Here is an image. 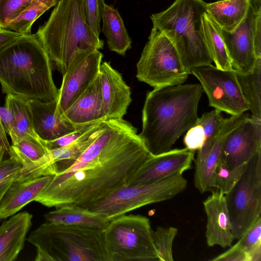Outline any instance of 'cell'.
<instances>
[{
	"label": "cell",
	"mask_w": 261,
	"mask_h": 261,
	"mask_svg": "<svg viewBox=\"0 0 261 261\" xmlns=\"http://www.w3.org/2000/svg\"><path fill=\"white\" fill-rule=\"evenodd\" d=\"M151 154L129 122L106 119L91 145L55 175L35 201L47 207L75 204L87 208L125 186Z\"/></svg>",
	"instance_id": "1"
},
{
	"label": "cell",
	"mask_w": 261,
	"mask_h": 261,
	"mask_svg": "<svg viewBox=\"0 0 261 261\" xmlns=\"http://www.w3.org/2000/svg\"><path fill=\"white\" fill-rule=\"evenodd\" d=\"M202 93L200 84H190L153 89L147 94L139 135L152 154L170 150L196 124Z\"/></svg>",
	"instance_id": "2"
},
{
	"label": "cell",
	"mask_w": 261,
	"mask_h": 261,
	"mask_svg": "<svg viewBox=\"0 0 261 261\" xmlns=\"http://www.w3.org/2000/svg\"><path fill=\"white\" fill-rule=\"evenodd\" d=\"M51 63L36 34L22 35L0 50L2 92L25 101L57 100Z\"/></svg>",
	"instance_id": "3"
},
{
	"label": "cell",
	"mask_w": 261,
	"mask_h": 261,
	"mask_svg": "<svg viewBox=\"0 0 261 261\" xmlns=\"http://www.w3.org/2000/svg\"><path fill=\"white\" fill-rule=\"evenodd\" d=\"M35 34L62 74L76 56L103 46V41L86 21L82 0L58 1L47 21Z\"/></svg>",
	"instance_id": "4"
},
{
	"label": "cell",
	"mask_w": 261,
	"mask_h": 261,
	"mask_svg": "<svg viewBox=\"0 0 261 261\" xmlns=\"http://www.w3.org/2000/svg\"><path fill=\"white\" fill-rule=\"evenodd\" d=\"M206 5L203 0H175L166 9L150 16L152 28L171 41L183 65L190 72L213 62L202 30Z\"/></svg>",
	"instance_id": "5"
},
{
	"label": "cell",
	"mask_w": 261,
	"mask_h": 261,
	"mask_svg": "<svg viewBox=\"0 0 261 261\" xmlns=\"http://www.w3.org/2000/svg\"><path fill=\"white\" fill-rule=\"evenodd\" d=\"M27 240L36 248L35 261H109L99 229L46 221Z\"/></svg>",
	"instance_id": "6"
},
{
	"label": "cell",
	"mask_w": 261,
	"mask_h": 261,
	"mask_svg": "<svg viewBox=\"0 0 261 261\" xmlns=\"http://www.w3.org/2000/svg\"><path fill=\"white\" fill-rule=\"evenodd\" d=\"M103 232L109 261H159L147 217L123 215L110 220Z\"/></svg>",
	"instance_id": "7"
},
{
	"label": "cell",
	"mask_w": 261,
	"mask_h": 261,
	"mask_svg": "<svg viewBox=\"0 0 261 261\" xmlns=\"http://www.w3.org/2000/svg\"><path fill=\"white\" fill-rule=\"evenodd\" d=\"M190 74L171 41L152 28L137 64L138 80L158 89L181 85Z\"/></svg>",
	"instance_id": "8"
},
{
	"label": "cell",
	"mask_w": 261,
	"mask_h": 261,
	"mask_svg": "<svg viewBox=\"0 0 261 261\" xmlns=\"http://www.w3.org/2000/svg\"><path fill=\"white\" fill-rule=\"evenodd\" d=\"M187 180L182 175L150 184L123 186L87 207L111 220L146 205L173 198L184 191Z\"/></svg>",
	"instance_id": "9"
},
{
	"label": "cell",
	"mask_w": 261,
	"mask_h": 261,
	"mask_svg": "<svg viewBox=\"0 0 261 261\" xmlns=\"http://www.w3.org/2000/svg\"><path fill=\"white\" fill-rule=\"evenodd\" d=\"M225 197L232 234L238 240L261 216V151L247 162L240 179Z\"/></svg>",
	"instance_id": "10"
},
{
	"label": "cell",
	"mask_w": 261,
	"mask_h": 261,
	"mask_svg": "<svg viewBox=\"0 0 261 261\" xmlns=\"http://www.w3.org/2000/svg\"><path fill=\"white\" fill-rule=\"evenodd\" d=\"M191 73L199 81L209 106L230 115L249 110L234 70H222L211 65L193 69Z\"/></svg>",
	"instance_id": "11"
},
{
	"label": "cell",
	"mask_w": 261,
	"mask_h": 261,
	"mask_svg": "<svg viewBox=\"0 0 261 261\" xmlns=\"http://www.w3.org/2000/svg\"><path fill=\"white\" fill-rule=\"evenodd\" d=\"M103 55L92 50L76 56L63 74L58 90L56 113L62 115L99 72Z\"/></svg>",
	"instance_id": "12"
},
{
	"label": "cell",
	"mask_w": 261,
	"mask_h": 261,
	"mask_svg": "<svg viewBox=\"0 0 261 261\" xmlns=\"http://www.w3.org/2000/svg\"><path fill=\"white\" fill-rule=\"evenodd\" d=\"M195 152L185 148L170 149L156 155L151 154L125 186L150 184L182 175L191 168Z\"/></svg>",
	"instance_id": "13"
},
{
	"label": "cell",
	"mask_w": 261,
	"mask_h": 261,
	"mask_svg": "<svg viewBox=\"0 0 261 261\" xmlns=\"http://www.w3.org/2000/svg\"><path fill=\"white\" fill-rule=\"evenodd\" d=\"M260 151L261 119L249 115L226 135L219 159L229 165L239 166Z\"/></svg>",
	"instance_id": "14"
},
{
	"label": "cell",
	"mask_w": 261,
	"mask_h": 261,
	"mask_svg": "<svg viewBox=\"0 0 261 261\" xmlns=\"http://www.w3.org/2000/svg\"><path fill=\"white\" fill-rule=\"evenodd\" d=\"M249 116L245 112L224 118L219 129L207 138L201 147L197 150L195 161L194 182L195 187L200 193L213 190L211 186L212 175L220 157L223 142L226 135Z\"/></svg>",
	"instance_id": "15"
},
{
	"label": "cell",
	"mask_w": 261,
	"mask_h": 261,
	"mask_svg": "<svg viewBox=\"0 0 261 261\" xmlns=\"http://www.w3.org/2000/svg\"><path fill=\"white\" fill-rule=\"evenodd\" d=\"M256 13L250 7L246 17L234 31L228 32L222 30L231 67L236 72L244 74L251 71L259 59L255 56L254 46Z\"/></svg>",
	"instance_id": "16"
},
{
	"label": "cell",
	"mask_w": 261,
	"mask_h": 261,
	"mask_svg": "<svg viewBox=\"0 0 261 261\" xmlns=\"http://www.w3.org/2000/svg\"><path fill=\"white\" fill-rule=\"evenodd\" d=\"M206 215L205 238L209 247H230L234 240L225 195L216 189L203 202Z\"/></svg>",
	"instance_id": "17"
},
{
	"label": "cell",
	"mask_w": 261,
	"mask_h": 261,
	"mask_svg": "<svg viewBox=\"0 0 261 261\" xmlns=\"http://www.w3.org/2000/svg\"><path fill=\"white\" fill-rule=\"evenodd\" d=\"M57 100L50 102L38 100L27 101L34 130L44 141L57 139L74 132L82 125H75L63 115L57 114Z\"/></svg>",
	"instance_id": "18"
},
{
	"label": "cell",
	"mask_w": 261,
	"mask_h": 261,
	"mask_svg": "<svg viewBox=\"0 0 261 261\" xmlns=\"http://www.w3.org/2000/svg\"><path fill=\"white\" fill-rule=\"evenodd\" d=\"M99 74L107 119L122 118L132 101L130 88L109 62L101 63Z\"/></svg>",
	"instance_id": "19"
},
{
	"label": "cell",
	"mask_w": 261,
	"mask_h": 261,
	"mask_svg": "<svg viewBox=\"0 0 261 261\" xmlns=\"http://www.w3.org/2000/svg\"><path fill=\"white\" fill-rule=\"evenodd\" d=\"M62 115L75 125L107 119L99 73Z\"/></svg>",
	"instance_id": "20"
},
{
	"label": "cell",
	"mask_w": 261,
	"mask_h": 261,
	"mask_svg": "<svg viewBox=\"0 0 261 261\" xmlns=\"http://www.w3.org/2000/svg\"><path fill=\"white\" fill-rule=\"evenodd\" d=\"M54 175L42 176L27 180H14L0 202V219L14 215L41 193Z\"/></svg>",
	"instance_id": "21"
},
{
	"label": "cell",
	"mask_w": 261,
	"mask_h": 261,
	"mask_svg": "<svg viewBox=\"0 0 261 261\" xmlns=\"http://www.w3.org/2000/svg\"><path fill=\"white\" fill-rule=\"evenodd\" d=\"M33 216L19 213L3 222L0 226V261L15 260L23 249L32 225Z\"/></svg>",
	"instance_id": "22"
},
{
	"label": "cell",
	"mask_w": 261,
	"mask_h": 261,
	"mask_svg": "<svg viewBox=\"0 0 261 261\" xmlns=\"http://www.w3.org/2000/svg\"><path fill=\"white\" fill-rule=\"evenodd\" d=\"M47 222L90 227L103 230L110 220L103 215L75 204H64L45 215Z\"/></svg>",
	"instance_id": "23"
},
{
	"label": "cell",
	"mask_w": 261,
	"mask_h": 261,
	"mask_svg": "<svg viewBox=\"0 0 261 261\" xmlns=\"http://www.w3.org/2000/svg\"><path fill=\"white\" fill-rule=\"evenodd\" d=\"M249 0H220L206 3V12L226 32L234 31L246 17Z\"/></svg>",
	"instance_id": "24"
},
{
	"label": "cell",
	"mask_w": 261,
	"mask_h": 261,
	"mask_svg": "<svg viewBox=\"0 0 261 261\" xmlns=\"http://www.w3.org/2000/svg\"><path fill=\"white\" fill-rule=\"evenodd\" d=\"M103 121L92 126L70 144L63 147L49 150L50 161L55 164L58 173L68 168L91 145L99 135L102 127Z\"/></svg>",
	"instance_id": "25"
},
{
	"label": "cell",
	"mask_w": 261,
	"mask_h": 261,
	"mask_svg": "<svg viewBox=\"0 0 261 261\" xmlns=\"http://www.w3.org/2000/svg\"><path fill=\"white\" fill-rule=\"evenodd\" d=\"M102 31L109 49L120 55H124L130 48L132 40L117 9L105 4L102 14Z\"/></svg>",
	"instance_id": "26"
},
{
	"label": "cell",
	"mask_w": 261,
	"mask_h": 261,
	"mask_svg": "<svg viewBox=\"0 0 261 261\" xmlns=\"http://www.w3.org/2000/svg\"><path fill=\"white\" fill-rule=\"evenodd\" d=\"M201 22L203 38L215 66L222 70H233L222 30L206 12L202 15Z\"/></svg>",
	"instance_id": "27"
},
{
	"label": "cell",
	"mask_w": 261,
	"mask_h": 261,
	"mask_svg": "<svg viewBox=\"0 0 261 261\" xmlns=\"http://www.w3.org/2000/svg\"><path fill=\"white\" fill-rule=\"evenodd\" d=\"M236 74L251 116L261 119V59L257 60L251 71Z\"/></svg>",
	"instance_id": "28"
},
{
	"label": "cell",
	"mask_w": 261,
	"mask_h": 261,
	"mask_svg": "<svg viewBox=\"0 0 261 261\" xmlns=\"http://www.w3.org/2000/svg\"><path fill=\"white\" fill-rule=\"evenodd\" d=\"M5 107L11 110L15 120L16 138L12 144L26 138L40 139L33 127L27 101L10 94H7Z\"/></svg>",
	"instance_id": "29"
},
{
	"label": "cell",
	"mask_w": 261,
	"mask_h": 261,
	"mask_svg": "<svg viewBox=\"0 0 261 261\" xmlns=\"http://www.w3.org/2000/svg\"><path fill=\"white\" fill-rule=\"evenodd\" d=\"M58 3L57 0H32L28 7L16 18L11 21L6 29L22 35L30 34L37 19Z\"/></svg>",
	"instance_id": "30"
},
{
	"label": "cell",
	"mask_w": 261,
	"mask_h": 261,
	"mask_svg": "<svg viewBox=\"0 0 261 261\" xmlns=\"http://www.w3.org/2000/svg\"><path fill=\"white\" fill-rule=\"evenodd\" d=\"M246 164L232 166L219 159L212 175V189L215 188L224 195L228 193L240 179Z\"/></svg>",
	"instance_id": "31"
},
{
	"label": "cell",
	"mask_w": 261,
	"mask_h": 261,
	"mask_svg": "<svg viewBox=\"0 0 261 261\" xmlns=\"http://www.w3.org/2000/svg\"><path fill=\"white\" fill-rule=\"evenodd\" d=\"M237 243L248 254L250 261L261 260V216L238 239Z\"/></svg>",
	"instance_id": "32"
},
{
	"label": "cell",
	"mask_w": 261,
	"mask_h": 261,
	"mask_svg": "<svg viewBox=\"0 0 261 261\" xmlns=\"http://www.w3.org/2000/svg\"><path fill=\"white\" fill-rule=\"evenodd\" d=\"M178 230L174 227H158L153 230L154 245L159 261H173L172 246Z\"/></svg>",
	"instance_id": "33"
},
{
	"label": "cell",
	"mask_w": 261,
	"mask_h": 261,
	"mask_svg": "<svg viewBox=\"0 0 261 261\" xmlns=\"http://www.w3.org/2000/svg\"><path fill=\"white\" fill-rule=\"evenodd\" d=\"M106 4L105 0H82L83 13L87 22L99 37L100 23Z\"/></svg>",
	"instance_id": "34"
},
{
	"label": "cell",
	"mask_w": 261,
	"mask_h": 261,
	"mask_svg": "<svg viewBox=\"0 0 261 261\" xmlns=\"http://www.w3.org/2000/svg\"><path fill=\"white\" fill-rule=\"evenodd\" d=\"M32 0H0V26L6 29L10 22L18 16Z\"/></svg>",
	"instance_id": "35"
},
{
	"label": "cell",
	"mask_w": 261,
	"mask_h": 261,
	"mask_svg": "<svg viewBox=\"0 0 261 261\" xmlns=\"http://www.w3.org/2000/svg\"><path fill=\"white\" fill-rule=\"evenodd\" d=\"M224 118L221 111L214 109L203 113L198 118L196 124L202 127L206 139L219 129Z\"/></svg>",
	"instance_id": "36"
},
{
	"label": "cell",
	"mask_w": 261,
	"mask_h": 261,
	"mask_svg": "<svg viewBox=\"0 0 261 261\" xmlns=\"http://www.w3.org/2000/svg\"><path fill=\"white\" fill-rule=\"evenodd\" d=\"M99 122L82 125L73 132L54 140L45 141V145L48 150H53L64 147L77 139L92 126Z\"/></svg>",
	"instance_id": "37"
},
{
	"label": "cell",
	"mask_w": 261,
	"mask_h": 261,
	"mask_svg": "<svg viewBox=\"0 0 261 261\" xmlns=\"http://www.w3.org/2000/svg\"><path fill=\"white\" fill-rule=\"evenodd\" d=\"M205 139L202 127L196 124L186 133L184 143L186 148L195 151L201 147Z\"/></svg>",
	"instance_id": "38"
},
{
	"label": "cell",
	"mask_w": 261,
	"mask_h": 261,
	"mask_svg": "<svg viewBox=\"0 0 261 261\" xmlns=\"http://www.w3.org/2000/svg\"><path fill=\"white\" fill-rule=\"evenodd\" d=\"M213 261H250L246 252L237 243L224 252L211 259Z\"/></svg>",
	"instance_id": "39"
},
{
	"label": "cell",
	"mask_w": 261,
	"mask_h": 261,
	"mask_svg": "<svg viewBox=\"0 0 261 261\" xmlns=\"http://www.w3.org/2000/svg\"><path fill=\"white\" fill-rule=\"evenodd\" d=\"M0 121L6 133L10 136L12 143H13L16 138L15 120L12 112L6 107H0Z\"/></svg>",
	"instance_id": "40"
},
{
	"label": "cell",
	"mask_w": 261,
	"mask_h": 261,
	"mask_svg": "<svg viewBox=\"0 0 261 261\" xmlns=\"http://www.w3.org/2000/svg\"><path fill=\"white\" fill-rule=\"evenodd\" d=\"M253 37L255 56L257 59H261V11L256 13Z\"/></svg>",
	"instance_id": "41"
},
{
	"label": "cell",
	"mask_w": 261,
	"mask_h": 261,
	"mask_svg": "<svg viewBox=\"0 0 261 261\" xmlns=\"http://www.w3.org/2000/svg\"><path fill=\"white\" fill-rule=\"evenodd\" d=\"M22 35L19 33L8 29H0V50L8 44Z\"/></svg>",
	"instance_id": "42"
},
{
	"label": "cell",
	"mask_w": 261,
	"mask_h": 261,
	"mask_svg": "<svg viewBox=\"0 0 261 261\" xmlns=\"http://www.w3.org/2000/svg\"><path fill=\"white\" fill-rule=\"evenodd\" d=\"M16 175L9 176L0 180V202L6 191L14 181Z\"/></svg>",
	"instance_id": "43"
},
{
	"label": "cell",
	"mask_w": 261,
	"mask_h": 261,
	"mask_svg": "<svg viewBox=\"0 0 261 261\" xmlns=\"http://www.w3.org/2000/svg\"><path fill=\"white\" fill-rule=\"evenodd\" d=\"M0 143L6 150L7 153H9L10 149V145L7 139L6 133L0 121Z\"/></svg>",
	"instance_id": "44"
},
{
	"label": "cell",
	"mask_w": 261,
	"mask_h": 261,
	"mask_svg": "<svg viewBox=\"0 0 261 261\" xmlns=\"http://www.w3.org/2000/svg\"><path fill=\"white\" fill-rule=\"evenodd\" d=\"M250 6L254 12L261 10V0H249Z\"/></svg>",
	"instance_id": "45"
},
{
	"label": "cell",
	"mask_w": 261,
	"mask_h": 261,
	"mask_svg": "<svg viewBox=\"0 0 261 261\" xmlns=\"http://www.w3.org/2000/svg\"><path fill=\"white\" fill-rule=\"evenodd\" d=\"M5 153H7L6 150L0 143V163L3 160Z\"/></svg>",
	"instance_id": "46"
},
{
	"label": "cell",
	"mask_w": 261,
	"mask_h": 261,
	"mask_svg": "<svg viewBox=\"0 0 261 261\" xmlns=\"http://www.w3.org/2000/svg\"><path fill=\"white\" fill-rule=\"evenodd\" d=\"M2 220H3V219H0V223L1 222V221H2Z\"/></svg>",
	"instance_id": "47"
},
{
	"label": "cell",
	"mask_w": 261,
	"mask_h": 261,
	"mask_svg": "<svg viewBox=\"0 0 261 261\" xmlns=\"http://www.w3.org/2000/svg\"><path fill=\"white\" fill-rule=\"evenodd\" d=\"M2 29V28H1V26H0V29Z\"/></svg>",
	"instance_id": "48"
}]
</instances>
